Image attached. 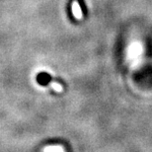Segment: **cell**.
I'll return each instance as SVG.
<instances>
[{"label":"cell","mask_w":152,"mask_h":152,"mask_svg":"<svg viewBox=\"0 0 152 152\" xmlns=\"http://www.w3.org/2000/svg\"><path fill=\"white\" fill-rule=\"evenodd\" d=\"M78 4H79V7H80V9H81L82 13H83L84 15H86L87 14V7L85 6L83 0H78Z\"/></svg>","instance_id":"6da1fadb"}]
</instances>
